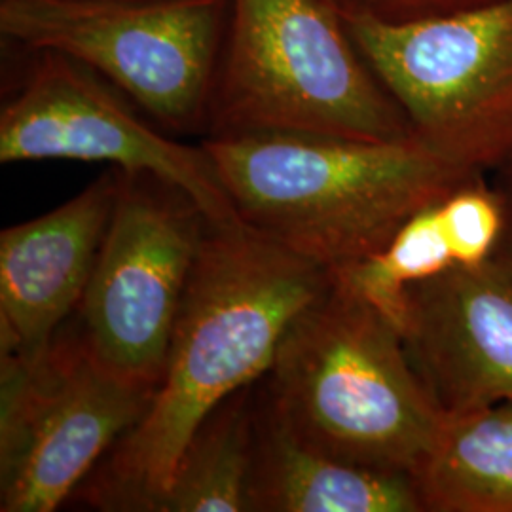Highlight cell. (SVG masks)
<instances>
[{"mask_svg":"<svg viewBox=\"0 0 512 512\" xmlns=\"http://www.w3.org/2000/svg\"><path fill=\"white\" fill-rule=\"evenodd\" d=\"M332 272L247 228L209 226L145 416L78 488L101 511L154 512L202 421L264 380Z\"/></svg>","mask_w":512,"mask_h":512,"instance_id":"obj_1","label":"cell"},{"mask_svg":"<svg viewBox=\"0 0 512 512\" xmlns=\"http://www.w3.org/2000/svg\"><path fill=\"white\" fill-rule=\"evenodd\" d=\"M241 224L329 272L380 251L406 220L476 173L416 137H207Z\"/></svg>","mask_w":512,"mask_h":512,"instance_id":"obj_2","label":"cell"},{"mask_svg":"<svg viewBox=\"0 0 512 512\" xmlns=\"http://www.w3.org/2000/svg\"><path fill=\"white\" fill-rule=\"evenodd\" d=\"M262 397L302 444L404 475H416L444 420L399 327L334 275L285 332Z\"/></svg>","mask_w":512,"mask_h":512,"instance_id":"obj_3","label":"cell"},{"mask_svg":"<svg viewBox=\"0 0 512 512\" xmlns=\"http://www.w3.org/2000/svg\"><path fill=\"white\" fill-rule=\"evenodd\" d=\"M207 137H414L329 0H232Z\"/></svg>","mask_w":512,"mask_h":512,"instance_id":"obj_4","label":"cell"},{"mask_svg":"<svg viewBox=\"0 0 512 512\" xmlns=\"http://www.w3.org/2000/svg\"><path fill=\"white\" fill-rule=\"evenodd\" d=\"M232 0H0V33L74 59L169 129L203 126Z\"/></svg>","mask_w":512,"mask_h":512,"instance_id":"obj_5","label":"cell"},{"mask_svg":"<svg viewBox=\"0 0 512 512\" xmlns=\"http://www.w3.org/2000/svg\"><path fill=\"white\" fill-rule=\"evenodd\" d=\"M414 137L488 175L512 160V0L404 25L344 19Z\"/></svg>","mask_w":512,"mask_h":512,"instance_id":"obj_6","label":"cell"},{"mask_svg":"<svg viewBox=\"0 0 512 512\" xmlns=\"http://www.w3.org/2000/svg\"><path fill=\"white\" fill-rule=\"evenodd\" d=\"M152 397L103 365L76 329L29 355L0 353V511H57Z\"/></svg>","mask_w":512,"mask_h":512,"instance_id":"obj_7","label":"cell"},{"mask_svg":"<svg viewBox=\"0 0 512 512\" xmlns=\"http://www.w3.org/2000/svg\"><path fill=\"white\" fill-rule=\"evenodd\" d=\"M211 222L183 190L118 171V194L76 332L129 384L156 391Z\"/></svg>","mask_w":512,"mask_h":512,"instance_id":"obj_8","label":"cell"},{"mask_svg":"<svg viewBox=\"0 0 512 512\" xmlns=\"http://www.w3.org/2000/svg\"><path fill=\"white\" fill-rule=\"evenodd\" d=\"M19 92L0 110V162H99L152 175L194 200L217 228H245L202 147L150 128L92 69L37 52Z\"/></svg>","mask_w":512,"mask_h":512,"instance_id":"obj_9","label":"cell"},{"mask_svg":"<svg viewBox=\"0 0 512 512\" xmlns=\"http://www.w3.org/2000/svg\"><path fill=\"white\" fill-rule=\"evenodd\" d=\"M401 334L444 416L512 401V275L494 260L410 287Z\"/></svg>","mask_w":512,"mask_h":512,"instance_id":"obj_10","label":"cell"},{"mask_svg":"<svg viewBox=\"0 0 512 512\" xmlns=\"http://www.w3.org/2000/svg\"><path fill=\"white\" fill-rule=\"evenodd\" d=\"M118 194L105 173L46 215L0 234V353L46 348L78 310Z\"/></svg>","mask_w":512,"mask_h":512,"instance_id":"obj_11","label":"cell"},{"mask_svg":"<svg viewBox=\"0 0 512 512\" xmlns=\"http://www.w3.org/2000/svg\"><path fill=\"white\" fill-rule=\"evenodd\" d=\"M247 512H425L412 475L330 458L256 399Z\"/></svg>","mask_w":512,"mask_h":512,"instance_id":"obj_12","label":"cell"},{"mask_svg":"<svg viewBox=\"0 0 512 512\" xmlns=\"http://www.w3.org/2000/svg\"><path fill=\"white\" fill-rule=\"evenodd\" d=\"M414 480L425 512H512V401L444 416Z\"/></svg>","mask_w":512,"mask_h":512,"instance_id":"obj_13","label":"cell"},{"mask_svg":"<svg viewBox=\"0 0 512 512\" xmlns=\"http://www.w3.org/2000/svg\"><path fill=\"white\" fill-rule=\"evenodd\" d=\"M255 385L220 403L196 429L154 512H247Z\"/></svg>","mask_w":512,"mask_h":512,"instance_id":"obj_14","label":"cell"},{"mask_svg":"<svg viewBox=\"0 0 512 512\" xmlns=\"http://www.w3.org/2000/svg\"><path fill=\"white\" fill-rule=\"evenodd\" d=\"M437 202L406 220L380 251L332 274L340 287L384 313L399 330L408 289L456 266Z\"/></svg>","mask_w":512,"mask_h":512,"instance_id":"obj_15","label":"cell"},{"mask_svg":"<svg viewBox=\"0 0 512 512\" xmlns=\"http://www.w3.org/2000/svg\"><path fill=\"white\" fill-rule=\"evenodd\" d=\"M456 266H480L494 258L503 232V200L497 186L476 173L437 202Z\"/></svg>","mask_w":512,"mask_h":512,"instance_id":"obj_16","label":"cell"},{"mask_svg":"<svg viewBox=\"0 0 512 512\" xmlns=\"http://www.w3.org/2000/svg\"><path fill=\"white\" fill-rule=\"evenodd\" d=\"M344 19L385 25L418 23L478 10L501 0H329Z\"/></svg>","mask_w":512,"mask_h":512,"instance_id":"obj_17","label":"cell"},{"mask_svg":"<svg viewBox=\"0 0 512 512\" xmlns=\"http://www.w3.org/2000/svg\"><path fill=\"white\" fill-rule=\"evenodd\" d=\"M499 173H501V184L497 186V190L503 200L505 222H503L501 239L492 260L512 275V160L503 169H499Z\"/></svg>","mask_w":512,"mask_h":512,"instance_id":"obj_18","label":"cell"}]
</instances>
